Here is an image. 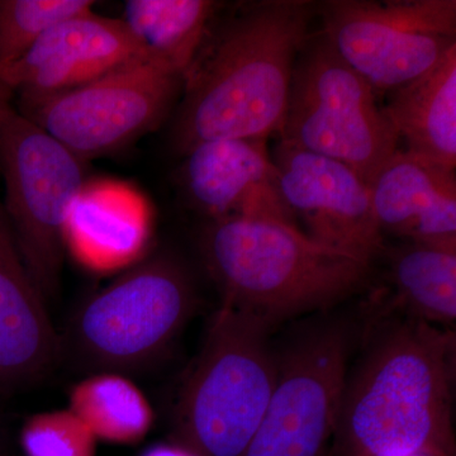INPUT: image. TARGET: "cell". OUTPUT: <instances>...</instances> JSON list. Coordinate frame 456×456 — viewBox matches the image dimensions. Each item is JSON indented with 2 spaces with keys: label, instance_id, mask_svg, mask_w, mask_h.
Masks as SVG:
<instances>
[{
  "label": "cell",
  "instance_id": "6da1fadb",
  "mask_svg": "<svg viewBox=\"0 0 456 456\" xmlns=\"http://www.w3.org/2000/svg\"><path fill=\"white\" fill-rule=\"evenodd\" d=\"M316 11L307 0H260L212 22L183 83L173 136L182 154L204 141L281 132Z\"/></svg>",
  "mask_w": 456,
  "mask_h": 456
},
{
  "label": "cell",
  "instance_id": "7a4b0ae2",
  "mask_svg": "<svg viewBox=\"0 0 456 456\" xmlns=\"http://www.w3.org/2000/svg\"><path fill=\"white\" fill-rule=\"evenodd\" d=\"M455 336L416 318L387 327L349 370L338 456H455Z\"/></svg>",
  "mask_w": 456,
  "mask_h": 456
},
{
  "label": "cell",
  "instance_id": "3957f363",
  "mask_svg": "<svg viewBox=\"0 0 456 456\" xmlns=\"http://www.w3.org/2000/svg\"><path fill=\"white\" fill-rule=\"evenodd\" d=\"M202 251L222 305L272 327L329 310L370 281L371 261L321 244L297 224L270 218L213 220Z\"/></svg>",
  "mask_w": 456,
  "mask_h": 456
},
{
  "label": "cell",
  "instance_id": "277c9868",
  "mask_svg": "<svg viewBox=\"0 0 456 456\" xmlns=\"http://www.w3.org/2000/svg\"><path fill=\"white\" fill-rule=\"evenodd\" d=\"M268 325L221 305L183 387L175 443L196 456H242L274 392L278 350Z\"/></svg>",
  "mask_w": 456,
  "mask_h": 456
},
{
  "label": "cell",
  "instance_id": "5b68a950",
  "mask_svg": "<svg viewBox=\"0 0 456 456\" xmlns=\"http://www.w3.org/2000/svg\"><path fill=\"white\" fill-rule=\"evenodd\" d=\"M3 208L45 301L59 287L66 226L86 185V161L18 110L0 86Z\"/></svg>",
  "mask_w": 456,
  "mask_h": 456
},
{
  "label": "cell",
  "instance_id": "8992f818",
  "mask_svg": "<svg viewBox=\"0 0 456 456\" xmlns=\"http://www.w3.org/2000/svg\"><path fill=\"white\" fill-rule=\"evenodd\" d=\"M279 137L347 165L368 187L399 149L373 90L322 32L311 35L297 57Z\"/></svg>",
  "mask_w": 456,
  "mask_h": 456
},
{
  "label": "cell",
  "instance_id": "52a82bcc",
  "mask_svg": "<svg viewBox=\"0 0 456 456\" xmlns=\"http://www.w3.org/2000/svg\"><path fill=\"white\" fill-rule=\"evenodd\" d=\"M184 268L169 256L137 264L77 312L73 345L90 368L119 373L158 358L196 308Z\"/></svg>",
  "mask_w": 456,
  "mask_h": 456
},
{
  "label": "cell",
  "instance_id": "ba28073f",
  "mask_svg": "<svg viewBox=\"0 0 456 456\" xmlns=\"http://www.w3.org/2000/svg\"><path fill=\"white\" fill-rule=\"evenodd\" d=\"M354 329L321 318L278 350V379L242 456H322L334 439Z\"/></svg>",
  "mask_w": 456,
  "mask_h": 456
},
{
  "label": "cell",
  "instance_id": "9c48e42d",
  "mask_svg": "<svg viewBox=\"0 0 456 456\" xmlns=\"http://www.w3.org/2000/svg\"><path fill=\"white\" fill-rule=\"evenodd\" d=\"M317 11L327 40L377 99L456 45L455 0H327Z\"/></svg>",
  "mask_w": 456,
  "mask_h": 456
},
{
  "label": "cell",
  "instance_id": "30bf717a",
  "mask_svg": "<svg viewBox=\"0 0 456 456\" xmlns=\"http://www.w3.org/2000/svg\"><path fill=\"white\" fill-rule=\"evenodd\" d=\"M184 79L146 60L18 110L84 161L110 154L154 130L173 110Z\"/></svg>",
  "mask_w": 456,
  "mask_h": 456
},
{
  "label": "cell",
  "instance_id": "8fae6325",
  "mask_svg": "<svg viewBox=\"0 0 456 456\" xmlns=\"http://www.w3.org/2000/svg\"><path fill=\"white\" fill-rule=\"evenodd\" d=\"M273 161L294 220L321 244L369 261L386 250L367 183L347 165L281 140Z\"/></svg>",
  "mask_w": 456,
  "mask_h": 456
},
{
  "label": "cell",
  "instance_id": "7c38bea8",
  "mask_svg": "<svg viewBox=\"0 0 456 456\" xmlns=\"http://www.w3.org/2000/svg\"><path fill=\"white\" fill-rule=\"evenodd\" d=\"M141 59L139 46L119 18L90 11L45 33L0 73V86L17 95L18 102L35 101L77 88Z\"/></svg>",
  "mask_w": 456,
  "mask_h": 456
},
{
  "label": "cell",
  "instance_id": "4fadbf2b",
  "mask_svg": "<svg viewBox=\"0 0 456 456\" xmlns=\"http://www.w3.org/2000/svg\"><path fill=\"white\" fill-rule=\"evenodd\" d=\"M266 141H204L183 154L185 189L212 221L270 218L297 224L281 196L277 167Z\"/></svg>",
  "mask_w": 456,
  "mask_h": 456
},
{
  "label": "cell",
  "instance_id": "5bb4252c",
  "mask_svg": "<svg viewBox=\"0 0 456 456\" xmlns=\"http://www.w3.org/2000/svg\"><path fill=\"white\" fill-rule=\"evenodd\" d=\"M369 191L380 232L456 248L455 171L398 149Z\"/></svg>",
  "mask_w": 456,
  "mask_h": 456
},
{
  "label": "cell",
  "instance_id": "9a60e30c",
  "mask_svg": "<svg viewBox=\"0 0 456 456\" xmlns=\"http://www.w3.org/2000/svg\"><path fill=\"white\" fill-rule=\"evenodd\" d=\"M59 351L44 297L33 283L0 200V388L41 377Z\"/></svg>",
  "mask_w": 456,
  "mask_h": 456
},
{
  "label": "cell",
  "instance_id": "2e32d148",
  "mask_svg": "<svg viewBox=\"0 0 456 456\" xmlns=\"http://www.w3.org/2000/svg\"><path fill=\"white\" fill-rule=\"evenodd\" d=\"M389 95L383 110L407 151L455 171L456 45Z\"/></svg>",
  "mask_w": 456,
  "mask_h": 456
},
{
  "label": "cell",
  "instance_id": "e0dca14e",
  "mask_svg": "<svg viewBox=\"0 0 456 456\" xmlns=\"http://www.w3.org/2000/svg\"><path fill=\"white\" fill-rule=\"evenodd\" d=\"M150 220L145 204L118 185H86L75 203L65 245L95 270L130 264L145 248Z\"/></svg>",
  "mask_w": 456,
  "mask_h": 456
},
{
  "label": "cell",
  "instance_id": "ac0fdd59",
  "mask_svg": "<svg viewBox=\"0 0 456 456\" xmlns=\"http://www.w3.org/2000/svg\"><path fill=\"white\" fill-rule=\"evenodd\" d=\"M218 8L211 0H127L119 20L146 61L184 79Z\"/></svg>",
  "mask_w": 456,
  "mask_h": 456
},
{
  "label": "cell",
  "instance_id": "d6986e66",
  "mask_svg": "<svg viewBox=\"0 0 456 456\" xmlns=\"http://www.w3.org/2000/svg\"><path fill=\"white\" fill-rule=\"evenodd\" d=\"M395 305L408 317L449 326L456 318V248L416 242L386 248Z\"/></svg>",
  "mask_w": 456,
  "mask_h": 456
},
{
  "label": "cell",
  "instance_id": "ffe728a7",
  "mask_svg": "<svg viewBox=\"0 0 456 456\" xmlns=\"http://www.w3.org/2000/svg\"><path fill=\"white\" fill-rule=\"evenodd\" d=\"M69 410L97 440L121 445L139 443L154 424V411L146 395L125 375L112 371H102L75 384Z\"/></svg>",
  "mask_w": 456,
  "mask_h": 456
},
{
  "label": "cell",
  "instance_id": "44dd1931",
  "mask_svg": "<svg viewBox=\"0 0 456 456\" xmlns=\"http://www.w3.org/2000/svg\"><path fill=\"white\" fill-rule=\"evenodd\" d=\"M90 0H0V73L62 20L93 11Z\"/></svg>",
  "mask_w": 456,
  "mask_h": 456
},
{
  "label": "cell",
  "instance_id": "7402d4cb",
  "mask_svg": "<svg viewBox=\"0 0 456 456\" xmlns=\"http://www.w3.org/2000/svg\"><path fill=\"white\" fill-rule=\"evenodd\" d=\"M97 441L69 408L36 413L20 432L26 456H95Z\"/></svg>",
  "mask_w": 456,
  "mask_h": 456
},
{
  "label": "cell",
  "instance_id": "603a6c76",
  "mask_svg": "<svg viewBox=\"0 0 456 456\" xmlns=\"http://www.w3.org/2000/svg\"><path fill=\"white\" fill-rule=\"evenodd\" d=\"M141 456H196L189 450L183 448L179 444L174 443L173 445H158L154 448L146 450Z\"/></svg>",
  "mask_w": 456,
  "mask_h": 456
},
{
  "label": "cell",
  "instance_id": "cb8c5ba5",
  "mask_svg": "<svg viewBox=\"0 0 456 456\" xmlns=\"http://www.w3.org/2000/svg\"><path fill=\"white\" fill-rule=\"evenodd\" d=\"M0 456H9L7 450L4 449V446L0 444Z\"/></svg>",
  "mask_w": 456,
  "mask_h": 456
}]
</instances>
